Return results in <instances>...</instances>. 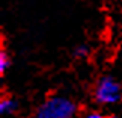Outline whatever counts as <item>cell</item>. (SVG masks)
<instances>
[{
  "label": "cell",
  "instance_id": "cell-2",
  "mask_svg": "<svg viewBox=\"0 0 122 118\" xmlns=\"http://www.w3.org/2000/svg\"><path fill=\"white\" fill-rule=\"evenodd\" d=\"M121 85L113 77H104L95 88V100L101 105H115L121 100Z\"/></svg>",
  "mask_w": 122,
  "mask_h": 118
},
{
  "label": "cell",
  "instance_id": "cell-1",
  "mask_svg": "<svg viewBox=\"0 0 122 118\" xmlns=\"http://www.w3.org/2000/svg\"><path fill=\"white\" fill-rule=\"evenodd\" d=\"M76 115V105L65 97H51L36 111L38 118H71Z\"/></svg>",
  "mask_w": 122,
  "mask_h": 118
},
{
  "label": "cell",
  "instance_id": "cell-5",
  "mask_svg": "<svg viewBox=\"0 0 122 118\" xmlns=\"http://www.w3.org/2000/svg\"><path fill=\"white\" fill-rule=\"evenodd\" d=\"M86 53H87V49H86V47H78V49L76 50V55L78 56V58H83Z\"/></svg>",
  "mask_w": 122,
  "mask_h": 118
},
{
  "label": "cell",
  "instance_id": "cell-6",
  "mask_svg": "<svg viewBox=\"0 0 122 118\" xmlns=\"http://www.w3.org/2000/svg\"><path fill=\"white\" fill-rule=\"evenodd\" d=\"M87 118H102V114H100V112H91V114H87Z\"/></svg>",
  "mask_w": 122,
  "mask_h": 118
},
{
  "label": "cell",
  "instance_id": "cell-3",
  "mask_svg": "<svg viewBox=\"0 0 122 118\" xmlns=\"http://www.w3.org/2000/svg\"><path fill=\"white\" fill-rule=\"evenodd\" d=\"M17 111V101L12 98H3L0 101V114L2 115H11Z\"/></svg>",
  "mask_w": 122,
  "mask_h": 118
},
{
  "label": "cell",
  "instance_id": "cell-4",
  "mask_svg": "<svg viewBox=\"0 0 122 118\" xmlns=\"http://www.w3.org/2000/svg\"><path fill=\"white\" fill-rule=\"evenodd\" d=\"M9 65H11V59H9V56H8L6 51L2 50V51H0V73L3 74L9 68Z\"/></svg>",
  "mask_w": 122,
  "mask_h": 118
}]
</instances>
